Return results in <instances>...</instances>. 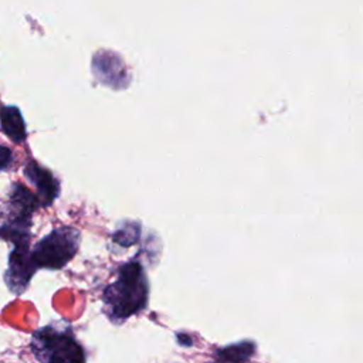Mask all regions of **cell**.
I'll use <instances>...</instances> for the list:
<instances>
[{
  "label": "cell",
  "mask_w": 363,
  "mask_h": 363,
  "mask_svg": "<svg viewBox=\"0 0 363 363\" xmlns=\"http://www.w3.org/2000/svg\"><path fill=\"white\" fill-rule=\"evenodd\" d=\"M149 302V279L142 262L132 258L118 267L115 279L102 292L104 313L121 325L142 312Z\"/></svg>",
  "instance_id": "cell-1"
},
{
  "label": "cell",
  "mask_w": 363,
  "mask_h": 363,
  "mask_svg": "<svg viewBox=\"0 0 363 363\" xmlns=\"http://www.w3.org/2000/svg\"><path fill=\"white\" fill-rule=\"evenodd\" d=\"M30 349L38 362H85L86 354L77 340L72 328L64 323H51L37 329Z\"/></svg>",
  "instance_id": "cell-2"
},
{
  "label": "cell",
  "mask_w": 363,
  "mask_h": 363,
  "mask_svg": "<svg viewBox=\"0 0 363 363\" xmlns=\"http://www.w3.org/2000/svg\"><path fill=\"white\" fill-rule=\"evenodd\" d=\"M81 233L69 225L54 228L30 250L35 268L61 269L78 252Z\"/></svg>",
  "instance_id": "cell-3"
},
{
  "label": "cell",
  "mask_w": 363,
  "mask_h": 363,
  "mask_svg": "<svg viewBox=\"0 0 363 363\" xmlns=\"http://www.w3.org/2000/svg\"><path fill=\"white\" fill-rule=\"evenodd\" d=\"M35 271L37 268L30 255V242L14 244L4 271V282L9 291L14 295H21L27 289Z\"/></svg>",
  "instance_id": "cell-4"
},
{
  "label": "cell",
  "mask_w": 363,
  "mask_h": 363,
  "mask_svg": "<svg viewBox=\"0 0 363 363\" xmlns=\"http://www.w3.org/2000/svg\"><path fill=\"white\" fill-rule=\"evenodd\" d=\"M26 179L33 183L37 189V197L40 199L41 207H48L60 196L61 186L58 179L51 173V170L43 167L34 160H28L23 170Z\"/></svg>",
  "instance_id": "cell-5"
},
{
  "label": "cell",
  "mask_w": 363,
  "mask_h": 363,
  "mask_svg": "<svg viewBox=\"0 0 363 363\" xmlns=\"http://www.w3.org/2000/svg\"><path fill=\"white\" fill-rule=\"evenodd\" d=\"M41 207L40 199L24 184L16 182L10 186L7 199V216L10 218L31 220L34 211Z\"/></svg>",
  "instance_id": "cell-6"
},
{
  "label": "cell",
  "mask_w": 363,
  "mask_h": 363,
  "mask_svg": "<svg viewBox=\"0 0 363 363\" xmlns=\"http://www.w3.org/2000/svg\"><path fill=\"white\" fill-rule=\"evenodd\" d=\"M0 128L14 143H23L27 138L26 122L21 111L14 105L0 106Z\"/></svg>",
  "instance_id": "cell-7"
},
{
  "label": "cell",
  "mask_w": 363,
  "mask_h": 363,
  "mask_svg": "<svg viewBox=\"0 0 363 363\" xmlns=\"http://www.w3.org/2000/svg\"><path fill=\"white\" fill-rule=\"evenodd\" d=\"M31 220H18V218H10L0 225V240L14 244H23L30 242L31 240Z\"/></svg>",
  "instance_id": "cell-8"
},
{
  "label": "cell",
  "mask_w": 363,
  "mask_h": 363,
  "mask_svg": "<svg viewBox=\"0 0 363 363\" xmlns=\"http://www.w3.org/2000/svg\"><path fill=\"white\" fill-rule=\"evenodd\" d=\"M13 163V153L11 150L4 146V145H0V172L3 170H7Z\"/></svg>",
  "instance_id": "cell-9"
}]
</instances>
